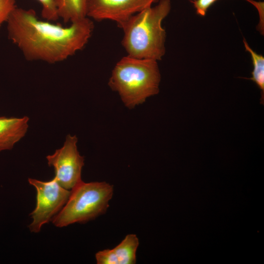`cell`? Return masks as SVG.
<instances>
[{"instance_id":"1","label":"cell","mask_w":264,"mask_h":264,"mask_svg":"<svg viewBox=\"0 0 264 264\" xmlns=\"http://www.w3.org/2000/svg\"><path fill=\"white\" fill-rule=\"evenodd\" d=\"M9 39L28 61L63 62L87 44L94 29L86 17L67 27L40 20L32 9L17 7L7 22Z\"/></svg>"},{"instance_id":"2","label":"cell","mask_w":264,"mask_h":264,"mask_svg":"<svg viewBox=\"0 0 264 264\" xmlns=\"http://www.w3.org/2000/svg\"><path fill=\"white\" fill-rule=\"evenodd\" d=\"M171 9L170 0H159L117 25L122 29L121 44L127 55L139 59L161 60L166 52V33L163 20Z\"/></svg>"},{"instance_id":"3","label":"cell","mask_w":264,"mask_h":264,"mask_svg":"<svg viewBox=\"0 0 264 264\" xmlns=\"http://www.w3.org/2000/svg\"><path fill=\"white\" fill-rule=\"evenodd\" d=\"M160 81L157 61L127 55L114 66L108 85L127 108L132 109L158 93Z\"/></svg>"},{"instance_id":"4","label":"cell","mask_w":264,"mask_h":264,"mask_svg":"<svg viewBox=\"0 0 264 264\" xmlns=\"http://www.w3.org/2000/svg\"><path fill=\"white\" fill-rule=\"evenodd\" d=\"M113 193V186L106 182L82 181L71 190L65 206L52 219L53 223L63 227L95 219L106 212Z\"/></svg>"},{"instance_id":"5","label":"cell","mask_w":264,"mask_h":264,"mask_svg":"<svg viewBox=\"0 0 264 264\" xmlns=\"http://www.w3.org/2000/svg\"><path fill=\"white\" fill-rule=\"evenodd\" d=\"M28 182L37 191L36 206L30 214L33 221L29 228L31 232L38 233L62 209L71 191L62 187L54 177L48 181L29 178Z\"/></svg>"},{"instance_id":"6","label":"cell","mask_w":264,"mask_h":264,"mask_svg":"<svg viewBox=\"0 0 264 264\" xmlns=\"http://www.w3.org/2000/svg\"><path fill=\"white\" fill-rule=\"evenodd\" d=\"M77 142L75 135L68 134L63 147L46 156L48 165L54 168V178L62 187L68 190L82 181L81 173L84 158L78 151Z\"/></svg>"},{"instance_id":"7","label":"cell","mask_w":264,"mask_h":264,"mask_svg":"<svg viewBox=\"0 0 264 264\" xmlns=\"http://www.w3.org/2000/svg\"><path fill=\"white\" fill-rule=\"evenodd\" d=\"M159 0H88L87 17L98 22L110 20L117 25Z\"/></svg>"},{"instance_id":"8","label":"cell","mask_w":264,"mask_h":264,"mask_svg":"<svg viewBox=\"0 0 264 264\" xmlns=\"http://www.w3.org/2000/svg\"><path fill=\"white\" fill-rule=\"evenodd\" d=\"M139 240L135 234H128L112 249H105L95 254L98 264H133L136 263V253Z\"/></svg>"},{"instance_id":"9","label":"cell","mask_w":264,"mask_h":264,"mask_svg":"<svg viewBox=\"0 0 264 264\" xmlns=\"http://www.w3.org/2000/svg\"><path fill=\"white\" fill-rule=\"evenodd\" d=\"M29 118L0 117V152L12 149L25 135Z\"/></svg>"},{"instance_id":"10","label":"cell","mask_w":264,"mask_h":264,"mask_svg":"<svg viewBox=\"0 0 264 264\" xmlns=\"http://www.w3.org/2000/svg\"><path fill=\"white\" fill-rule=\"evenodd\" d=\"M88 0H56L59 18L65 23L77 21L87 17Z\"/></svg>"},{"instance_id":"11","label":"cell","mask_w":264,"mask_h":264,"mask_svg":"<svg viewBox=\"0 0 264 264\" xmlns=\"http://www.w3.org/2000/svg\"><path fill=\"white\" fill-rule=\"evenodd\" d=\"M243 43L246 51L250 55L253 66L252 77L249 78L257 85L261 90V103L264 101V57L254 51L244 39Z\"/></svg>"},{"instance_id":"12","label":"cell","mask_w":264,"mask_h":264,"mask_svg":"<svg viewBox=\"0 0 264 264\" xmlns=\"http://www.w3.org/2000/svg\"><path fill=\"white\" fill-rule=\"evenodd\" d=\"M42 6V16L47 21H56L59 18L56 0H37Z\"/></svg>"},{"instance_id":"13","label":"cell","mask_w":264,"mask_h":264,"mask_svg":"<svg viewBox=\"0 0 264 264\" xmlns=\"http://www.w3.org/2000/svg\"><path fill=\"white\" fill-rule=\"evenodd\" d=\"M17 7L16 0H0V28Z\"/></svg>"},{"instance_id":"14","label":"cell","mask_w":264,"mask_h":264,"mask_svg":"<svg viewBox=\"0 0 264 264\" xmlns=\"http://www.w3.org/2000/svg\"><path fill=\"white\" fill-rule=\"evenodd\" d=\"M217 0H196L193 1L197 14L204 16L209 7Z\"/></svg>"},{"instance_id":"15","label":"cell","mask_w":264,"mask_h":264,"mask_svg":"<svg viewBox=\"0 0 264 264\" xmlns=\"http://www.w3.org/2000/svg\"></svg>"}]
</instances>
